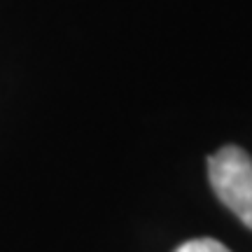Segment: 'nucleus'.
<instances>
[{
  "instance_id": "obj_1",
  "label": "nucleus",
  "mask_w": 252,
  "mask_h": 252,
  "mask_svg": "<svg viewBox=\"0 0 252 252\" xmlns=\"http://www.w3.org/2000/svg\"><path fill=\"white\" fill-rule=\"evenodd\" d=\"M208 180L215 196L252 229V157L238 145H224L208 157Z\"/></svg>"
},
{
  "instance_id": "obj_2",
  "label": "nucleus",
  "mask_w": 252,
  "mask_h": 252,
  "mask_svg": "<svg viewBox=\"0 0 252 252\" xmlns=\"http://www.w3.org/2000/svg\"><path fill=\"white\" fill-rule=\"evenodd\" d=\"M175 252H231L226 245H222L215 238H191L187 243H182Z\"/></svg>"
}]
</instances>
